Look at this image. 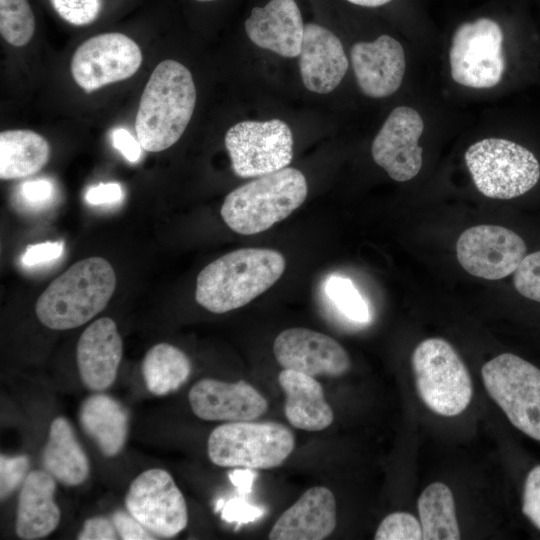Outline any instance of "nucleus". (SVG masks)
Wrapping results in <instances>:
<instances>
[{
    "label": "nucleus",
    "instance_id": "1",
    "mask_svg": "<svg viewBox=\"0 0 540 540\" xmlns=\"http://www.w3.org/2000/svg\"><path fill=\"white\" fill-rule=\"evenodd\" d=\"M285 268L286 260L276 250H234L212 261L198 274L196 302L216 314L235 310L268 290Z\"/></svg>",
    "mask_w": 540,
    "mask_h": 540
},
{
    "label": "nucleus",
    "instance_id": "2",
    "mask_svg": "<svg viewBox=\"0 0 540 540\" xmlns=\"http://www.w3.org/2000/svg\"><path fill=\"white\" fill-rule=\"evenodd\" d=\"M196 88L191 72L167 59L153 70L142 93L135 120L137 140L149 152L174 145L194 112Z\"/></svg>",
    "mask_w": 540,
    "mask_h": 540
},
{
    "label": "nucleus",
    "instance_id": "3",
    "mask_svg": "<svg viewBox=\"0 0 540 540\" xmlns=\"http://www.w3.org/2000/svg\"><path fill=\"white\" fill-rule=\"evenodd\" d=\"M116 288V275L102 257H89L55 278L35 304L39 321L53 330L79 327L108 304Z\"/></svg>",
    "mask_w": 540,
    "mask_h": 540
},
{
    "label": "nucleus",
    "instance_id": "4",
    "mask_svg": "<svg viewBox=\"0 0 540 540\" xmlns=\"http://www.w3.org/2000/svg\"><path fill=\"white\" fill-rule=\"evenodd\" d=\"M308 194L304 174L292 167L258 176L231 191L220 214L236 233L253 235L271 228L293 213Z\"/></svg>",
    "mask_w": 540,
    "mask_h": 540
},
{
    "label": "nucleus",
    "instance_id": "5",
    "mask_svg": "<svg viewBox=\"0 0 540 540\" xmlns=\"http://www.w3.org/2000/svg\"><path fill=\"white\" fill-rule=\"evenodd\" d=\"M294 447L293 432L275 421L227 422L214 428L207 442L217 466L265 470L282 465Z\"/></svg>",
    "mask_w": 540,
    "mask_h": 540
},
{
    "label": "nucleus",
    "instance_id": "6",
    "mask_svg": "<svg viewBox=\"0 0 540 540\" xmlns=\"http://www.w3.org/2000/svg\"><path fill=\"white\" fill-rule=\"evenodd\" d=\"M411 363L418 394L431 411L451 417L467 408L473 395L472 380L449 342L423 340L414 349Z\"/></svg>",
    "mask_w": 540,
    "mask_h": 540
},
{
    "label": "nucleus",
    "instance_id": "7",
    "mask_svg": "<svg viewBox=\"0 0 540 540\" xmlns=\"http://www.w3.org/2000/svg\"><path fill=\"white\" fill-rule=\"evenodd\" d=\"M464 158L476 188L489 198L521 196L540 178L535 155L506 139L487 138L475 142L466 150Z\"/></svg>",
    "mask_w": 540,
    "mask_h": 540
},
{
    "label": "nucleus",
    "instance_id": "8",
    "mask_svg": "<svg viewBox=\"0 0 540 540\" xmlns=\"http://www.w3.org/2000/svg\"><path fill=\"white\" fill-rule=\"evenodd\" d=\"M503 40L500 26L490 18L461 24L449 50L453 80L476 89L497 85L505 70Z\"/></svg>",
    "mask_w": 540,
    "mask_h": 540
},
{
    "label": "nucleus",
    "instance_id": "9",
    "mask_svg": "<svg viewBox=\"0 0 540 540\" xmlns=\"http://www.w3.org/2000/svg\"><path fill=\"white\" fill-rule=\"evenodd\" d=\"M293 144L290 127L280 119L242 121L225 135L232 169L241 178L286 168L293 158Z\"/></svg>",
    "mask_w": 540,
    "mask_h": 540
},
{
    "label": "nucleus",
    "instance_id": "10",
    "mask_svg": "<svg viewBox=\"0 0 540 540\" xmlns=\"http://www.w3.org/2000/svg\"><path fill=\"white\" fill-rule=\"evenodd\" d=\"M127 511L154 535L171 538L188 523L186 501L172 476L153 468L139 474L125 497Z\"/></svg>",
    "mask_w": 540,
    "mask_h": 540
},
{
    "label": "nucleus",
    "instance_id": "11",
    "mask_svg": "<svg viewBox=\"0 0 540 540\" xmlns=\"http://www.w3.org/2000/svg\"><path fill=\"white\" fill-rule=\"evenodd\" d=\"M142 63L135 41L121 33H104L83 42L74 52L70 71L86 92L133 76Z\"/></svg>",
    "mask_w": 540,
    "mask_h": 540
},
{
    "label": "nucleus",
    "instance_id": "12",
    "mask_svg": "<svg viewBox=\"0 0 540 540\" xmlns=\"http://www.w3.org/2000/svg\"><path fill=\"white\" fill-rule=\"evenodd\" d=\"M526 244L510 229L497 225L471 227L458 238L456 255L471 275L499 280L514 272L526 256Z\"/></svg>",
    "mask_w": 540,
    "mask_h": 540
},
{
    "label": "nucleus",
    "instance_id": "13",
    "mask_svg": "<svg viewBox=\"0 0 540 540\" xmlns=\"http://www.w3.org/2000/svg\"><path fill=\"white\" fill-rule=\"evenodd\" d=\"M424 130L420 114L408 106L395 108L373 140L374 161L395 181L414 178L422 167L423 149L418 140Z\"/></svg>",
    "mask_w": 540,
    "mask_h": 540
},
{
    "label": "nucleus",
    "instance_id": "14",
    "mask_svg": "<svg viewBox=\"0 0 540 540\" xmlns=\"http://www.w3.org/2000/svg\"><path fill=\"white\" fill-rule=\"evenodd\" d=\"M273 353L284 369L313 377H339L351 367L350 357L339 342L326 334L302 327L282 331L275 338Z\"/></svg>",
    "mask_w": 540,
    "mask_h": 540
},
{
    "label": "nucleus",
    "instance_id": "15",
    "mask_svg": "<svg viewBox=\"0 0 540 540\" xmlns=\"http://www.w3.org/2000/svg\"><path fill=\"white\" fill-rule=\"evenodd\" d=\"M188 400L193 413L205 421L256 420L269 407L267 399L243 380L201 379L191 387Z\"/></svg>",
    "mask_w": 540,
    "mask_h": 540
},
{
    "label": "nucleus",
    "instance_id": "16",
    "mask_svg": "<svg viewBox=\"0 0 540 540\" xmlns=\"http://www.w3.org/2000/svg\"><path fill=\"white\" fill-rule=\"evenodd\" d=\"M350 55L357 84L366 96L388 97L401 86L406 70L405 52L393 37L381 35L373 42H357Z\"/></svg>",
    "mask_w": 540,
    "mask_h": 540
},
{
    "label": "nucleus",
    "instance_id": "17",
    "mask_svg": "<svg viewBox=\"0 0 540 540\" xmlns=\"http://www.w3.org/2000/svg\"><path fill=\"white\" fill-rule=\"evenodd\" d=\"M122 355L123 342L114 320H95L83 331L76 348L83 384L94 392L109 388L116 379Z\"/></svg>",
    "mask_w": 540,
    "mask_h": 540
},
{
    "label": "nucleus",
    "instance_id": "18",
    "mask_svg": "<svg viewBox=\"0 0 540 540\" xmlns=\"http://www.w3.org/2000/svg\"><path fill=\"white\" fill-rule=\"evenodd\" d=\"M348 59L339 38L316 23L304 26L299 69L304 86L311 92L328 94L341 83Z\"/></svg>",
    "mask_w": 540,
    "mask_h": 540
},
{
    "label": "nucleus",
    "instance_id": "19",
    "mask_svg": "<svg viewBox=\"0 0 540 540\" xmlns=\"http://www.w3.org/2000/svg\"><path fill=\"white\" fill-rule=\"evenodd\" d=\"M244 26L256 46L282 57L299 56L305 25L295 0H270L254 7Z\"/></svg>",
    "mask_w": 540,
    "mask_h": 540
},
{
    "label": "nucleus",
    "instance_id": "20",
    "mask_svg": "<svg viewBox=\"0 0 540 540\" xmlns=\"http://www.w3.org/2000/svg\"><path fill=\"white\" fill-rule=\"evenodd\" d=\"M337 524L336 501L324 486L307 489L276 520L269 532L271 540H322Z\"/></svg>",
    "mask_w": 540,
    "mask_h": 540
},
{
    "label": "nucleus",
    "instance_id": "21",
    "mask_svg": "<svg viewBox=\"0 0 540 540\" xmlns=\"http://www.w3.org/2000/svg\"><path fill=\"white\" fill-rule=\"evenodd\" d=\"M55 478L47 471L34 470L25 478L17 508L16 534L21 539H40L58 526L61 513L54 500Z\"/></svg>",
    "mask_w": 540,
    "mask_h": 540
},
{
    "label": "nucleus",
    "instance_id": "22",
    "mask_svg": "<svg viewBox=\"0 0 540 540\" xmlns=\"http://www.w3.org/2000/svg\"><path fill=\"white\" fill-rule=\"evenodd\" d=\"M278 382L286 396L284 414L293 427L316 432L333 423V410L326 401L322 385L313 376L283 369Z\"/></svg>",
    "mask_w": 540,
    "mask_h": 540
},
{
    "label": "nucleus",
    "instance_id": "23",
    "mask_svg": "<svg viewBox=\"0 0 540 540\" xmlns=\"http://www.w3.org/2000/svg\"><path fill=\"white\" fill-rule=\"evenodd\" d=\"M79 420L103 455L113 457L123 449L129 417L126 409L113 397L104 393L87 397L80 407Z\"/></svg>",
    "mask_w": 540,
    "mask_h": 540
},
{
    "label": "nucleus",
    "instance_id": "24",
    "mask_svg": "<svg viewBox=\"0 0 540 540\" xmlns=\"http://www.w3.org/2000/svg\"><path fill=\"white\" fill-rule=\"evenodd\" d=\"M42 461L46 471L66 486L82 484L90 472L88 457L64 417H57L50 424Z\"/></svg>",
    "mask_w": 540,
    "mask_h": 540
},
{
    "label": "nucleus",
    "instance_id": "25",
    "mask_svg": "<svg viewBox=\"0 0 540 540\" xmlns=\"http://www.w3.org/2000/svg\"><path fill=\"white\" fill-rule=\"evenodd\" d=\"M49 157V143L32 130H6L0 133L1 180L31 176L46 165Z\"/></svg>",
    "mask_w": 540,
    "mask_h": 540
},
{
    "label": "nucleus",
    "instance_id": "26",
    "mask_svg": "<svg viewBox=\"0 0 540 540\" xmlns=\"http://www.w3.org/2000/svg\"><path fill=\"white\" fill-rule=\"evenodd\" d=\"M191 374V362L179 348L169 343H158L145 354L142 375L147 389L163 396L177 391Z\"/></svg>",
    "mask_w": 540,
    "mask_h": 540
},
{
    "label": "nucleus",
    "instance_id": "27",
    "mask_svg": "<svg viewBox=\"0 0 540 540\" xmlns=\"http://www.w3.org/2000/svg\"><path fill=\"white\" fill-rule=\"evenodd\" d=\"M424 540H458L461 533L450 488L441 482L428 485L417 502Z\"/></svg>",
    "mask_w": 540,
    "mask_h": 540
},
{
    "label": "nucleus",
    "instance_id": "28",
    "mask_svg": "<svg viewBox=\"0 0 540 540\" xmlns=\"http://www.w3.org/2000/svg\"><path fill=\"white\" fill-rule=\"evenodd\" d=\"M35 32V17L27 0H0V33L10 45L22 47Z\"/></svg>",
    "mask_w": 540,
    "mask_h": 540
},
{
    "label": "nucleus",
    "instance_id": "29",
    "mask_svg": "<svg viewBox=\"0 0 540 540\" xmlns=\"http://www.w3.org/2000/svg\"><path fill=\"white\" fill-rule=\"evenodd\" d=\"M325 290L330 300L348 319L359 323L369 320L368 305L350 279L332 276L326 281Z\"/></svg>",
    "mask_w": 540,
    "mask_h": 540
},
{
    "label": "nucleus",
    "instance_id": "30",
    "mask_svg": "<svg viewBox=\"0 0 540 540\" xmlns=\"http://www.w3.org/2000/svg\"><path fill=\"white\" fill-rule=\"evenodd\" d=\"M375 540H420L423 539L421 523L410 513L394 512L379 524Z\"/></svg>",
    "mask_w": 540,
    "mask_h": 540
},
{
    "label": "nucleus",
    "instance_id": "31",
    "mask_svg": "<svg viewBox=\"0 0 540 540\" xmlns=\"http://www.w3.org/2000/svg\"><path fill=\"white\" fill-rule=\"evenodd\" d=\"M513 283L522 296L540 303V251L523 258L514 271Z\"/></svg>",
    "mask_w": 540,
    "mask_h": 540
},
{
    "label": "nucleus",
    "instance_id": "32",
    "mask_svg": "<svg viewBox=\"0 0 540 540\" xmlns=\"http://www.w3.org/2000/svg\"><path fill=\"white\" fill-rule=\"evenodd\" d=\"M54 10L66 22L81 26L95 21L101 0H50Z\"/></svg>",
    "mask_w": 540,
    "mask_h": 540
},
{
    "label": "nucleus",
    "instance_id": "33",
    "mask_svg": "<svg viewBox=\"0 0 540 540\" xmlns=\"http://www.w3.org/2000/svg\"><path fill=\"white\" fill-rule=\"evenodd\" d=\"M521 511L530 524L540 531V464L526 473L522 485Z\"/></svg>",
    "mask_w": 540,
    "mask_h": 540
},
{
    "label": "nucleus",
    "instance_id": "34",
    "mask_svg": "<svg viewBox=\"0 0 540 540\" xmlns=\"http://www.w3.org/2000/svg\"><path fill=\"white\" fill-rule=\"evenodd\" d=\"M29 467L26 455L0 456V497L7 498L22 482Z\"/></svg>",
    "mask_w": 540,
    "mask_h": 540
},
{
    "label": "nucleus",
    "instance_id": "35",
    "mask_svg": "<svg viewBox=\"0 0 540 540\" xmlns=\"http://www.w3.org/2000/svg\"><path fill=\"white\" fill-rule=\"evenodd\" d=\"M54 195L53 182L45 178L24 181L18 188L21 202L32 209H42L50 205Z\"/></svg>",
    "mask_w": 540,
    "mask_h": 540
},
{
    "label": "nucleus",
    "instance_id": "36",
    "mask_svg": "<svg viewBox=\"0 0 540 540\" xmlns=\"http://www.w3.org/2000/svg\"><path fill=\"white\" fill-rule=\"evenodd\" d=\"M112 522L123 540H150L155 535L146 529L129 512L118 510L112 515Z\"/></svg>",
    "mask_w": 540,
    "mask_h": 540
},
{
    "label": "nucleus",
    "instance_id": "37",
    "mask_svg": "<svg viewBox=\"0 0 540 540\" xmlns=\"http://www.w3.org/2000/svg\"><path fill=\"white\" fill-rule=\"evenodd\" d=\"M63 248V243L60 241H48L30 245L23 253L21 261L26 266H34L49 262L60 257L62 255Z\"/></svg>",
    "mask_w": 540,
    "mask_h": 540
},
{
    "label": "nucleus",
    "instance_id": "38",
    "mask_svg": "<svg viewBox=\"0 0 540 540\" xmlns=\"http://www.w3.org/2000/svg\"><path fill=\"white\" fill-rule=\"evenodd\" d=\"M118 533L112 522L103 516H95L84 522L82 530L79 532V540H115Z\"/></svg>",
    "mask_w": 540,
    "mask_h": 540
},
{
    "label": "nucleus",
    "instance_id": "39",
    "mask_svg": "<svg viewBox=\"0 0 540 540\" xmlns=\"http://www.w3.org/2000/svg\"><path fill=\"white\" fill-rule=\"evenodd\" d=\"M114 147L131 163L141 157V144L124 128H117L112 133Z\"/></svg>",
    "mask_w": 540,
    "mask_h": 540
},
{
    "label": "nucleus",
    "instance_id": "40",
    "mask_svg": "<svg viewBox=\"0 0 540 540\" xmlns=\"http://www.w3.org/2000/svg\"><path fill=\"white\" fill-rule=\"evenodd\" d=\"M123 191L118 183H100L87 190L85 200L92 205L110 204L118 202Z\"/></svg>",
    "mask_w": 540,
    "mask_h": 540
},
{
    "label": "nucleus",
    "instance_id": "41",
    "mask_svg": "<svg viewBox=\"0 0 540 540\" xmlns=\"http://www.w3.org/2000/svg\"><path fill=\"white\" fill-rule=\"evenodd\" d=\"M348 2L364 6V7H378L387 4L391 0H347Z\"/></svg>",
    "mask_w": 540,
    "mask_h": 540
},
{
    "label": "nucleus",
    "instance_id": "42",
    "mask_svg": "<svg viewBox=\"0 0 540 540\" xmlns=\"http://www.w3.org/2000/svg\"><path fill=\"white\" fill-rule=\"evenodd\" d=\"M196 1H199V2H210V1H216V0H196Z\"/></svg>",
    "mask_w": 540,
    "mask_h": 540
}]
</instances>
